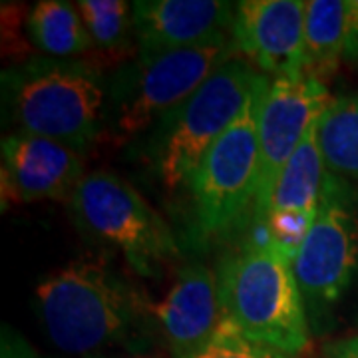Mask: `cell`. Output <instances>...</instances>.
<instances>
[{"label":"cell","mask_w":358,"mask_h":358,"mask_svg":"<svg viewBox=\"0 0 358 358\" xmlns=\"http://www.w3.org/2000/svg\"><path fill=\"white\" fill-rule=\"evenodd\" d=\"M154 319L176 358L203 346L223 319L219 281L211 268L199 263L181 268L166 296L154 305Z\"/></svg>","instance_id":"cell-14"},{"label":"cell","mask_w":358,"mask_h":358,"mask_svg":"<svg viewBox=\"0 0 358 358\" xmlns=\"http://www.w3.org/2000/svg\"><path fill=\"white\" fill-rule=\"evenodd\" d=\"M317 138L327 169L358 179V94L331 98L317 122Z\"/></svg>","instance_id":"cell-17"},{"label":"cell","mask_w":358,"mask_h":358,"mask_svg":"<svg viewBox=\"0 0 358 358\" xmlns=\"http://www.w3.org/2000/svg\"><path fill=\"white\" fill-rule=\"evenodd\" d=\"M345 60L358 66V0H346Z\"/></svg>","instance_id":"cell-20"},{"label":"cell","mask_w":358,"mask_h":358,"mask_svg":"<svg viewBox=\"0 0 358 358\" xmlns=\"http://www.w3.org/2000/svg\"><path fill=\"white\" fill-rule=\"evenodd\" d=\"M185 358H289L285 352L245 336L225 317L213 336Z\"/></svg>","instance_id":"cell-19"},{"label":"cell","mask_w":358,"mask_h":358,"mask_svg":"<svg viewBox=\"0 0 358 358\" xmlns=\"http://www.w3.org/2000/svg\"><path fill=\"white\" fill-rule=\"evenodd\" d=\"M268 82L205 152L185 185L193 229L203 239L229 233L243 223L247 209H255L261 176L259 112Z\"/></svg>","instance_id":"cell-6"},{"label":"cell","mask_w":358,"mask_h":358,"mask_svg":"<svg viewBox=\"0 0 358 358\" xmlns=\"http://www.w3.org/2000/svg\"><path fill=\"white\" fill-rule=\"evenodd\" d=\"M235 54L231 36L181 50L138 54L108 82L103 134L115 145L143 138Z\"/></svg>","instance_id":"cell-4"},{"label":"cell","mask_w":358,"mask_h":358,"mask_svg":"<svg viewBox=\"0 0 358 358\" xmlns=\"http://www.w3.org/2000/svg\"><path fill=\"white\" fill-rule=\"evenodd\" d=\"M268 82L243 58H231L185 102L164 115L145 140V159L166 192L185 187L205 152Z\"/></svg>","instance_id":"cell-5"},{"label":"cell","mask_w":358,"mask_h":358,"mask_svg":"<svg viewBox=\"0 0 358 358\" xmlns=\"http://www.w3.org/2000/svg\"><path fill=\"white\" fill-rule=\"evenodd\" d=\"M346 0L305 2V72L327 80L345 60Z\"/></svg>","instance_id":"cell-15"},{"label":"cell","mask_w":358,"mask_h":358,"mask_svg":"<svg viewBox=\"0 0 358 358\" xmlns=\"http://www.w3.org/2000/svg\"><path fill=\"white\" fill-rule=\"evenodd\" d=\"M2 94L20 134L60 141L80 154L102 134L108 84L86 60L30 58L2 74Z\"/></svg>","instance_id":"cell-2"},{"label":"cell","mask_w":358,"mask_h":358,"mask_svg":"<svg viewBox=\"0 0 358 358\" xmlns=\"http://www.w3.org/2000/svg\"><path fill=\"white\" fill-rule=\"evenodd\" d=\"M308 313L334 307L358 279V193L329 171L319 213L293 259Z\"/></svg>","instance_id":"cell-8"},{"label":"cell","mask_w":358,"mask_h":358,"mask_svg":"<svg viewBox=\"0 0 358 358\" xmlns=\"http://www.w3.org/2000/svg\"><path fill=\"white\" fill-rule=\"evenodd\" d=\"M327 358H358V334L333 343L327 348Z\"/></svg>","instance_id":"cell-21"},{"label":"cell","mask_w":358,"mask_h":358,"mask_svg":"<svg viewBox=\"0 0 358 358\" xmlns=\"http://www.w3.org/2000/svg\"><path fill=\"white\" fill-rule=\"evenodd\" d=\"M231 38L265 76L305 72V2L241 0L235 4Z\"/></svg>","instance_id":"cell-10"},{"label":"cell","mask_w":358,"mask_h":358,"mask_svg":"<svg viewBox=\"0 0 358 358\" xmlns=\"http://www.w3.org/2000/svg\"><path fill=\"white\" fill-rule=\"evenodd\" d=\"M70 211L90 239L114 249L141 277H154L178 255V241L166 219L128 181L110 171L84 176L70 195Z\"/></svg>","instance_id":"cell-7"},{"label":"cell","mask_w":358,"mask_h":358,"mask_svg":"<svg viewBox=\"0 0 358 358\" xmlns=\"http://www.w3.org/2000/svg\"><path fill=\"white\" fill-rule=\"evenodd\" d=\"M84 179V157L60 141L13 134L2 140V183L18 201L70 197Z\"/></svg>","instance_id":"cell-13"},{"label":"cell","mask_w":358,"mask_h":358,"mask_svg":"<svg viewBox=\"0 0 358 358\" xmlns=\"http://www.w3.org/2000/svg\"><path fill=\"white\" fill-rule=\"evenodd\" d=\"M38 317L60 350L90 355L136 341L154 305L106 263L72 261L36 287Z\"/></svg>","instance_id":"cell-1"},{"label":"cell","mask_w":358,"mask_h":358,"mask_svg":"<svg viewBox=\"0 0 358 358\" xmlns=\"http://www.w3.org/2000/svg\"><path fill=\"white\" fill-rule=\"evenodd\" d=\"M2 358H40L30 346L22 341H14L10 338H2Z\"/></svg>","instance_id":"cell-22"},{"label":"cell","mask_w":358,"mask_h":358,"mask_svg":"<svg viewBox=\"0 0 358 358\" xmlns=\"http://www.w3.org/2000/svg\"><path fill=\"white\" fill-rule=\"evenodd\" d=\"M235 4L221 0H138L131 4L140 54H162L231 36Z\"/></svg>","instance_id":"cell-12"},{"label":"cell","mask_w":358,"mask_h":358,"mask_svg":"<svg viewBox=\"0 0 358 358\" xmlns=\"http://www.w3.org/2000/svg\"><path fill=\"white\" fill-rule=\"evenodd\" d=\"M217 281L223 317L245 336L287 357L307 348V308L293 261L261 227L251 243L223 261Z\"/></svg>","instance_id":"cell-3"},{"label":"cell","mask_w":358,"mask_h":358,"mask_svg":"<svg viewBox=\"0 0 358 358\" xmlns=\"http://www.w3.org/2000/svg\"><path fill=\"white\" fill-rule=\"evenodd\" d=\"M331 102L327 84L308 72L273 78L259 112L261 176L253 219L261 225L282 167Z\"/></svg>","instance_id":"cell-9"},{"label":"cell","mask_w":358,"mask_h":358,"mask_svg":"<svg viewBox=\"0 0 358 358\" xmlns=\"http://www.w3.org/2000/svg\"><path fill=\"white\" fill-rule=\"evenodd\" d=\"M32 44L50 58H74L94 48L78 8L64 0H42L28 14Z\"/></svg>","instance_id":"cell-16"},{"label":"cell","mask_w":358,"mask_h":358,"mask_svg":"<svg viewBox=\"0 0 358 358\" xmlns=\"http://www.w3.org/2000/svg\"><path fill=\"white\" fill-rule=\"evenodd\" d=\"M94 46L122 50L134 32L131 4L124 0H80L76 4Z\"/></svg>","instance_id":"cell-18"},{"label":"cell","mask_w":358,"mask_h":358,"mask_svg":"<svg viewBox=\"0 0 358 358\" xmlns=\"http://www.w3.org/2000/svg\"><path fill=\"white\" fill-rule=\"evenodd\" d=\"M327 178L329 169L320 154L317 124H313L282 167L267 215L257 225L291 261L319 213Z\"/></svg>","instance_id":"cell-11"}]
</instances>
